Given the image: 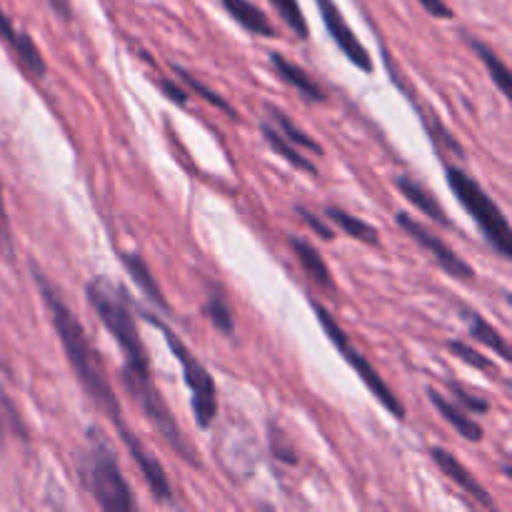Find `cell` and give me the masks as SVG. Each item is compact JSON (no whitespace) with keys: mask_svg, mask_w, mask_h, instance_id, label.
<instances>
[{"mask_svg":"<svg viewBox=\"0 0 512 512\" xmlns=\"http://www.w3.org/2000/svg\"><path fill=\"white\" fill-rule=\"evenodd\" d=\"M30 270H33V280L40 290V298H43L45 308H48L50 313V323H53L55 333H58L60 338V345H63L65 350L70 370H73V375L78 378V383L83 385L85 395H88V398L98 405L100 413L115 425L120 440H123L128 453L133 455L135 465H138L140 473H143L153 498L158 500V503H170V500H173V488H170L165 468L160 465V460L140 443L138 435H135L133 430L128 428V423L123 420V408H120L118 398H115L103 358H100L95 345L88 340V333H85V328L80 325L78 315L65 305V300L60 298L55 285L45 278V273L38 265L30 263Z\"/></svg>","mask_w":512,"mask_h":512,"instance_id":"1","label":"cell"},{"mask_svg":"<svg viewBox=\"0 0 512 512\" xmlns=\"http://www.w3.org/2000/svg\"><path fill=\"white\" fill-rule=\"evenodd\" d=\"M85 298H88L90 308L95 310L100 323L105 325V330L113 335L118 348L123 350V383L128 388L130 398L138 403L148 423L158 430L160 438L173 448L178 458H183L190 465H198L195 448L185 440L178 420L170 413L168 403L160 395L153 373H150L148 353H145L143 338H140L138 323H135L133 315V300H130L125 285L115 283L105 275H95L85 285Z\"/></svg>","mask_w":512,"mask_h":512,"instance_id":"2","label":"cell"},{"mask_svg":"<svg viewBox=\"0 0 512 512\" xmlns=\"http://www.w3.org/2000/svg\"><path fill=\"white\" fill-rule=\"evenodd\" d=\"M85 443L88 445L80 458V478H83L90 498L105 512H133V490L120 470L118 455H115L108 435L100 428H90Z\"/></svg>","mask_w":512,"mask_h":512,"instance_id":"3","label":"cell"},{"mask_svg":"<svg viewBox=\"0 0 512 512\" xmlns=\"http://www.w3.org/2000/svg\"><path fill=\"white\" fill-rule=\"evenodd\" d=\"M445 180H448L450 190L458 198V203L468 210L470 218L478 223L480 233L485 235L490 245H493L495 253L500 258L510 260L512 258V233L510 223L505 218V213L500 210V205L490 198L483 190V185L473 178L470 173H465L458 165H445Z\"/></svg>","mask_w":512,"mask_h":512,"instance_id":"4","label":"cell"},{"mask_svg":"<svg viewBox=\"0 0 512 512\" xmlns=\"http://www.w3.org/2000/svg\"><path fill=\"white\" fill-rule=\"evenodd\" d=\"M145 318H148L153 325H158V330L163 333L165 343H168V348L173 350L175 360H178L180 368H183L185 385H188V390H190V405H193L195 423H198V428L208 430L210 425H213V420L218 418V393H215L213 375L205 370V365L200 363L193 353H190L188 345H185L183 340H180L178 335L168 328V325H163L160 320H155L153 315H145Z\"/></svg>","mask_w":512,"mask_h":512,"instance_id":"5","label":"cell"},{"mask_svg":"<svg viewBox=\"0 0 512 512\" xmlns=\"http://www.w3.org/2000/svg\"><path fill=\"white\" fill-rule=\"evenodd\" d=\"M313 310H315V315H318V320H320V325H323V330H325V333H328L330 343H333L335 348L340 350V355H343V358H345V363H348L350 368H353L355 373H358V378L363 380L365 388H368L370 393H373L375 398H378V403L383 405V408L388 410V413L393 415V418L405 420V405L400 403L398 395L393 393V388H390V385L385 383L383 378H380L378 370H375L373 365H370L368 360H365L363 355H360L358 350H355L353 345H350L348 335H345V330L340 328L338 320L333 318V313H330V310L325 308L323 303H318V300H313Z\"/></svg>","mask_w":512,"mask_h":512,"instance_id":"6","label":"cell"},{"mask_svg":"<svg viewBox=\"0 0 512 512\" xmlns=\"http://www.w3.org/2000/svg\"><path fill=\"white\" fill-rule=\"evenodd\" d=\"M398 225L405 230V233L410 235V238L415 240V243L420 245V248H425L430 255H433L435 263L443 268V273H448L450 278L465 280V283L475 280V270L470 268V265L465 263V260L460 258V255L455 253V250L450 248V245L445 243L443 238H440V235L430 233L425 225H420L418 220H413V215L400 213L398 215Z\"/></svg>","mask_w":512,"mask_h":512,"instance_id":"7","label":"cell"},{"mask_svg":"<svg viewBox=\"0 0 512 512\" xmlns=\"http://www.w3.org/2000/svg\"><path fill=\"white\" fill-rule=\"evenodd\" d=\"M315 5H318L320 18H323L328 35L333 38V43L338 45L340 53H343L355 68L363 70V73H373V55L368 53V48H365V45L360 43L358 35L353 33V28L348 25L345 15L340 13L338 3H335V0H315Z\"/></svg>","mask_w":512,"mask_h":512,"instance_id":"8","label":"cell"},{"mask_svg":"<svg viewBox=\"0 0 512 512\" xmlns=\"http://www.w3.org/2000/svg\"><path fill=\"white\" fill-rule=\"evenodd\" d=\"M0 40L8 45L10 55H15L20 68H23L30 78H38V80L45 78V73H48V63H45L43 53H40V48L35 45V40L30 38L28 33L15 28V23L8 18V13H5L3 8H0Z\"/></svg>","mask_w":512,"mask_h":512,"instance_id":"9","label":"cell"},{"mask_svg":"<svg viewBox=\"0 0 512 512\" xmlns=\"http://www.w3.org/2000/svg\"><path fill=\"white\" fill-rule=\"evenodd\" d=\"M430 458H433V463L443 470L445 478L453 480V483L458 485L463 493H468L475 503H480L483 508H488V510L498 508V505H495V500L490 498L488 490L478 483V478H475V475L470 473V470L465 468V465L460 463L453 453H448V450H443V448H430Z\"/></svg>","mask_w":512,"mask_h":512,"instance_id":"10","label":"cell"},{"mask_svg":"<svg viewBox=\"0 0 512 512\" xmlns=\"http://www.w3.org/2000/svg\"><path fill=\"white\" fill-rule=\"evenodd\" d=\"M270 65H273L275 75H278L280 80H285L290 88L298 90L305 100H310V103H325V100H328V93L323 90V85H320L313 75L305 73L298 63L285 58V55L270 53Z\"/></svg>","mask_w":512,"mask_h":512,"instance_id":"11","label":"cell"},{"mask_svg":"<svg viewBox=\"0 0 512 512\" xmlns=\"http://www.w3.org/2000/svg\"><path fill=\"white\" fill-rule=\"evenodd\" d=\"M395 188H398V193L403 195L408 203H413V208H418L420 213L428 215L433 223L443 225V228L448 230L453 228V220L448 218V213H445V208L440 205V200L435 198L425 185H420L413 175H398V178H395Z\"/></svg>","mask_w":512,"mask_h":512,"instance_id":"12","label":"cell"},{"mask_svg":"<svg viewBox=\"0 0 512 512\" xmlns=\"http://www.w3.org/2000/svg\"><path fill=\"white\" fill-rule=\"evenodd\" d=\"M290 248H293L295 258H298L300 268L305 270V275H308L318 288H323L325 293H333L335 280L333 275H330L328 263L323 260V255L318 253V248H313L308 240L298 238V235H290Z\"/></svg>","mask_w":512,"mask_h":512,"instance_id":"13","label":"cell"},{"mask_svg":"<svg viewBox=\"0 0 512 512\" xmlns=\"http://www.w3.org/2000/svg\"><path fill=\"white\" fill-rule=\"evenodd\" d=\"M220 3L228 10L230 18L248 33L260 35V38H273L275 35V25L270 23L268 15L250 0H220Z\"/></svg>","mask_w":512,"mask_h":512,"instance_id":"14","label":"cell"},{"mask_svg":"<svg viewBox=\"0 0 512 512\" xmlns=\"http://www.w3.org/2000/svg\"><path fill=\"white\" fill-rule=\"evenodd\" d=\"M428 398H430V403L438 408V413L443 415V418L448 420V423L453 425V428L458 430L465 440H470V443H480V440H483V428H480V425L475 423L470 415H465L460 405H455L453 400H448L443 393H438V390H433V388L428 390Z\"/></svg>","mask_w":512,"mask_h":512,"instance_id":"15","label":"cell"},{"mask_svg":"<svg viewBox=\"0 0 512 512\" xmlns=\"http://www.w3.org/2000/svg\"><path fill=\"white\" fill-rule=\"evenodd\" d=\"M120 260H123L125 270H128V273H130L133 283L138 285V288L145 293V298L153 300V303L158 305V308L170 310L168 308V300H165L163 290H160V285H158V280H155L153 273H150L148 263H145V260L140 258V255H135V253H123V255H120Z\"/></svg>","mask_w":512,"mask_h":512,"instance_id":"16","label":"cell"},{"mask_svg":"<svg viewBox=\"0 0 512 512\" xmlns=\"http://www.w3.org/2000/svg\"><path fill=\"white\" fill-rule=\"evenodd\" d=\"M265 113H268V123H273L275 128H278L280 133H283L285 138H288L290 143L295 145V148H303V150H308V153H313V155H323L325 153L323 145H320L315 138H310V135L305 133V130L300 128L295 120H290L288 115H285L283 110L278 108V105L268 103V105H265Z\"/></svg>","mask_w":512,"mask_h":512,"instance_id":"17","label":"cell"},{"mask_svg":"<svg viewBox=\"0 0 512 512\" xmlns=\"http://www.w3.org/2000/svg\"><path fill=\"white\" fill-rule=\"evenodd\" d=\"M325 218L333 220V223L338 225V228L343 230L345 235L360 240V243H365V245H378L380 243L378 230H375L373 225L365 223V220H360L358 215L343 210L340 205H328V208H325Z\"/></svg>","mask_w":512,"mask_h":512,"instance_id":"18","label":"cell"},{"mask_svg":"<svg viewBox=\"0 0 512 512\" xmlns=\"http://www.w3.org/2000/svg\"><path fill=\"white\" fill-rule=\"evenodd\" d=\"M260 133H263L265 143H268L270 148H273L275 153L280 155V158L288 160V163L293 165V168L305 170V173H313V175L318 173V168H315L313 160H308L303 153H298L300 148H295V145L290 143V140L285 138V135L280 133V130L275 128L273 123H260Z\"/></svg>","mask_w":512,"mask_h":512,"instance_id":"19","label":"cell"},{"mask_svg":"<svg viewBox=\"0 0 512 512\" xmlns=\"http://www.w3.org/2000/svg\"><path fill=\"white\" fill-rule=\"evenodd\" d=\"M460 315H463V320H465V323H468L470 335H473L475 340H480V343H483V345H488V348L493 350V353H498L500 358H503L505 363H508V360L512 358L508 340H505L503 335H500L498 330H495L493 325H490L488 320L483 318V315L475 313V310H463V313H460Z\"/></svg>","mask_w":512,"mask_h":512,"instance_id":"20","label":"cell"},{"mask_svg":"<svg viewBox=\"0 0 512 512\" xmlns=\"http://www.w3.org/2000/svg\"><path fill=\"white\" fill-rule=\"evenodd\" d=\"M5 440H20V443H30V433L25 420L20 418L18 408H15L13 400L5 395V390H0V445Z\"/></svg>","mask_w":512,"mask_h":512,"instance_id":"21","label":"cell"},{"mask_svg":"<svg viewBox=\"0 0 512 512\" xmlns=\"http://www.w3.org/2000/svg\"><path fill=\"white\" fill-rule=\"evenodd\" d=\"M468 43H470V48H473L475 53H478V58L483 60V65H485V68H488L490 78H493V83L498 85L500 93H503L505 98H510V78H512V73H510L508 65H505L503 60L498 58V53H495L493 48H488V45L480 43V40L468 38Z\"/></svg>","mask_w":512,"mask_h":512,"instance_id":"22","label":"cell"},{"mask_svg":"<svg viewBox=\"0 0 512 512\" xmlns=\"http://www.w3.org/2000/svg\"><path fill=\"white\" fill-rule=\"evenodd\" d=\"M203 313H205V318L213 323L215 330H220L223 335H233L235 333L233 308H230V303L225 300V295L220 293L218 288L210 290L208 300H205V305H203Z\"/></svg>","mask_w":512,"mask_h":512,"instance_id":"23","label":"cell"},{"mask_svg":"<svg viewBox=\"0 0 512 512\" xmlns=\"http://www.w3.org/2000/svg\"><path fill=\"white\" fill-rule=\"evenodd\" d=\"M173 70H175V75H178V78L183 80V83L188 85V88L193 90L195 95H198V98H203L205 103H210V105H215V108H220V110H223L225 115H230V118H238V113H235V108H233V105H230L228 100H223V98H220V95L215 93V90H210L208 85H203V83H200V80L195 78V75L190 73V70L180 68V65H173Z\"/></svg>","mask_w":512,"mask_h":512,"instance_id":"24","label":"cell"},{"mask_svg":"<svg viewBox=\"0 0 512 512\" xmlns=\"http://www.w3.org/2000/svg\"><path fill=\"white\" fill-rule=\"evenodd\" d=\"M275 8V13L283 18V23L288 25L295 33V38L308 40V20H305L303 8H300L298 0H270Z\"/></svg>","mask_w":512,"mask_h":512,"instance_id":"25","label":"cell"},{"mask_svg":"<svg viewBox=\"0 0 512 512\" xmlns=\"http://www.w3.org/2000/svg\"><path fill=\"white\" fill-rule=\"evenodd\" d=\"M448 348H450V353L455 355V358H460V360H463V363H468L470 368L483 370V373H488V375H495V373H498V368H495L493 360L485 358L483 353H478V350L470 348V345L460 343V340H450Z\"/></svg>","mask_w":512,"mask_h":512,"instance_id":"26","label":"cell"},{"mask_svg":"<svg viewBox=\"0 0 512 512\" xmlns=\"http://www.w3.org/2000/svg\"><path fill=\"white\" fill-rule=\"evenodd\" d=\"M448 388H450V393L455 395V400H458V403L463 405V408L468 410V413L485 415V413H488V410H490L488 400L480 398V395H475V393H470V390L465 388V385H460V383H455V380H450Z\"/></svg>","mask_w":512,"mask_h":512,"instance_id":"27","label":"cell"},{"mask_svg":"<svg viewBox=\"0 0 512 512\" xmlns=\"http://www.w3.org/2000/svg\"><path fill=\"white\" fill-rule=\"evenodd\" d=\"M0 258L5 260L15 258L13 230H10V218H8V210H5V198H3V180H0Z\"/></svg>","mask_w":512,"mask_h":512,"instance_id":"28","label":"cell"},{"mask_svg":"<svg viewBox=\"0 0 512 512\" xmlns=\"http://www.w3.org/2000/svg\"><path fill=\"white\" fill-rule=\"evenodd\" d=\"M295 213H298V215H300V220H303V223L308 225L310 230H315V233H318L320 238H323V240H333V238H335L333 230H330L328 225H325L323 220L318 218V215L310 213V210L305 208V205H295Z\"/></svg>","mask_w":512,"mask_h":512,"instance_id":"29","label":"cell"},{"mask_svg":"<svg viewBox=\"0 0 512 512\" xmlns=\"http://www.w3.org/2000/svg\"><path fill=\"white\" fill-rule=\"evenodd\" d=\"M158 88L163 90L165 98H170V100H173V103H178V105L188 103V93H185V90L180 88L178 83H173V80H170V78H158Z\"/></svg>","mask_w":512,"mask_h":512,"instance_id":"30","label":"cell"},{"mask_svg":"<svg viewBox=\"0 0 512 512\" xmlns=\"http://www.w3.org/2000/svg\"><path fill=\"white\" fill-rule=\"evenodd\" d=\"M270 443H273V453L278 455L280 460H285V463H295L293 450H290V445L285 443V438H283V433H280V430L270 428Z\"/></svg>","mask_w":512,"mask_h":512,"instance_id":"31","label":"cell"},{"mask_svg":"<svg viewBox=\"0 0 512 512\" xmlns=\"http://www.w3.org/2000/svg\"><path fill=\"white\" fill-rule=\"evenodd\" d=\"M420 5H423L425 8V13H430L433 15V18H438V20H453V8H450L448 3H445V0H418Z\"/></svg>","mask_w":512,"mask_h":512,"instance_id":"32","label":"cell"},{"mask_svg":"<svg viewBox=\"0 0 512 512\" xmlns=\"http://www.w3.org/2000/svg\"><path fill=\"white\" fill-rule=\"evenodd\" d=\"M48 5L53 8V13L58 15L63 23H68L73 18V8H70V0H48Z\"/></svg>","mask_w":512,"mask_h":512,"instance_id":"33","label":"cell"}]
</instances>
